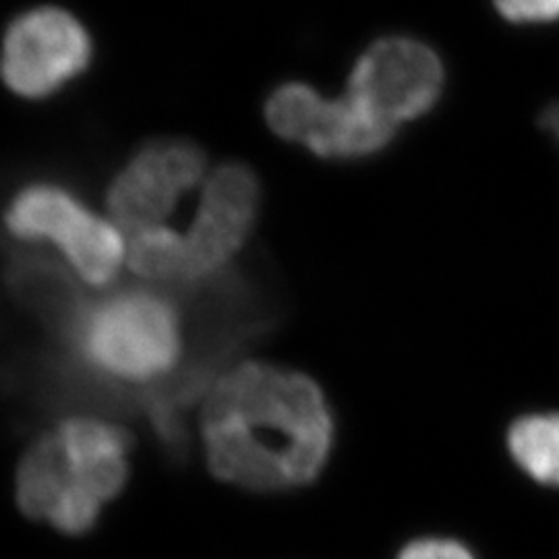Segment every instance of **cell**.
Wrapping results in <instances>:
<instances>
[{
    "mask_svg": "<svg viewBox=\"0 0 559 559\" xmlns=\"http://www.w3.org/2000/svg\"><path fill=\"white\" fill-rule=\"evenodd\" d=\"M201 438L218 479L255 493H282L320 479L336 423L309 376L247 360L224 373L205 399Z\"/></svg>",
    "mask_w": 559,
    "mask_h": 559,
    "instance_id": "1",
    "label": "cell"
},
{
    "mask_svg": "<svg viewBox=\"0 0 559 559\" xmlns=\"http://www.w3.org/2000/svg\"><path fill=\"white\" fill-rule=\"evenodd\" d=\"M131 438L108 420L75 417L36 441L17 468V506L62 535H87L129 480Z\"/></svg>",
    "mask_w": 559,
    "mask_h": 559,
    "instance_id": "2",
    "label": "cell"
},
{
    "mask_svg": "<svg viewBox=\"0 0 559 559\" xmlns=\"http://www.w3.org/2000/svg\"><path fill=\"white\" fill-rule=\"evenodd\" d=\"M67 332L81 360L110 380H158L182 355L177 307L150 290H122L96 305L75 307Z\"/></svg>",
    "mask_w": 559,
    "mask_h": 559,
    "instance_id": "3",
    "label": "cell"
},
{
    "mask_svg": "<svg viewBox=\"0 0 559 559\" xmlns=\"http://www.w3.org/2000/svg\"><path fill=\"white\" fill-rule=\"evenodd\" d=\"M7 226L23 240L52 242L71 270L94 286H106L127 260L115 222L104 221L57 185L21 189L7 212Z\"/></svg>",
    "mask_w": 559,
    "mask_h": 559,
    "instance_id": "4",
    "label": "cell"
},
{
    "mask_svg": "<svg viewBox=\"0 0 559 559\" xmlns=\"http://www.w3.org/2000/svg\"><path fill=\"white\" fill-rule=\"evenodd\" d=\"M440 57L415 38H381L353 67L346 96L396 129L427 115L443 90Z\"/></svg>",
    "mask_w": 559,
    "mask_h": 559,
    "instance_id": "5",
    "label": "cell"
},
{
    "mask_svg": "<svg viewBox=\"0 0 559 559\" xmlns=\"http://www.w3.org/2000/svg\"><path fill=\"white\" fill-rule=\"evenodd\" d=\"M265 119L284 140L323 158H362L383 150L396 133L348 96L323 98L305 83H284L267 98Z\"/></svg>",
    "mask_w": 559,
    "mask_h": 559,
    "instance_id": "6",
    "label": "cell"
},
{
    "mask_svg": "<svg viewBox=\"0 0 559 559\" xmlns=\"http://www.w3.org/2000/svg\"><path fill=\"white\" fill-rule=\"evenodd\" d=\"M92 59V40L78 17L59 7L20 15L4 36L2 75L29 100H40L81 75Z\"/></svg>",
    "mask_w": 559,
    "mask_h": 559,
    "instance_id": "7",
    "label": "cell"
},
{
    "mask_svg": "<svg viewBox=\"0 0 559 559\" xmlns=\"http://www.w3.org/2000/svg\"><path fill=\"white\" fill-rule=\"evenodd\" d=\"M205 170L200 147L189 141L150 143L120 170L108 191V210L117 226L131 235L164 226L180 198Z\"/></svg>",
    "mask_w": 559,
    "mask_h": 559,
    "instance_id": "8",
    "label": "cell"
},
{
    "mask_svg": "<svg viewBox=\"0 0 559 559\" xmlns=\"http://www.w3.org/2000/svg\"><path fill=\"white\" fill-rule=\"evenodd\" d=\"M260 210V182L242 164H226L203 182L200 210L185 235L187 278L214 276L249 239Z\"/></svg>",
    "mask_w": 559,
    "mask_h": 559,
    "instance_id": "9",
    "label": "cell"
},
{
    "mask_svg": "<svg viewBox=\"0 0 559 559\" xmlns=\"http://www.w3.org/2000/svg\"><path fill=\"white\" fill-rule=\"evenodd\" d=\"M508 452L528 477L559 489V413H537L508 429Z\"/></svg>",
    "mask_w": 559,
    "mask_h": 559,
    "instance_id": "10",
    "label": "cell"
},
{
    "mask_svg": "<svg viewBox=\"0 0 559 559\" xmlns=\"http://www.w3.org/2000/svg\"><path fill=\"white\" fill-rule=\"evenodd\" d=\"M127 261L131 270L143 278H187L185 235H179L166 226L140 230L131 237Z\"/></svg>",
    "mask_w": 559,
    "mask_h": 559,
    "instance_id": "11",
    "label": "cell"
},
{
    "mask_svg": "<svg viewBox=\"0 0 559 559\" xmlns=\"http://www.w3.org/2000/svg\"><path fill=\"white\" fill-rule=\"evenodd\" d=\"M396 559H477L475 554L456 539L420 537L400 549Z\"/></svg>",
    "mask_w": 559,
    "mask_h": 559,
    "instance_id": "12",
    "label": "cell"
},
{
    "mask_svg": "<svg viewBox=\"0 0 559 559\" xmlns=\"http://www.w3.org/2000/svg\"><path fill=\"white\" fill-rule=\"evenodd\" d=\"M498 11L514 23H547L559 20V0H493Z\"/></svg>",
    "mask_w": 559,
    "mask_h": 559,
    "instance_id": "13",
    "label": "cell"
},
{
    "mask_svg": "<svg viewBox=\"0 0 559 559\" xmlns=\"http://www.w3.org/2000/svg\"><path fill=\"white\" fill-rule=\"evenodd\" d=\"M540 124L545 127V131L551 135V140L556 141L559 147V102L551 104V106L543 112Z\"/></svg>",
    "mask_w": 559,
    "mask_h": 559,
    "instance_id": "14",
    "label": "cell"
}]
</instances>
